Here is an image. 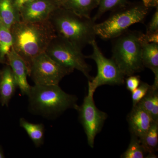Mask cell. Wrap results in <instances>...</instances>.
<instances>
[{
	"label": "cell",
	"mask_w": 158,
	"mask_h": 158,
	"mask_svg": "<svg viewBox=\"0 0 158 158\" xmlns=\"http://www.w3.org/2000/svg\"><path fill=\"white\" fill-rule=\"evenodd\" d=\"M137 105L149 113L153 121H158V87L151 85L146 95Z\"/></svg>",
	"instance_id": "2e32d148"
},
{
	"label": "cell",
	"mask_w": 158,
	"mask_h": 158,
	"mask_svg": "<svg viewBox=\"0 0 158 158\" xmlns=\"http://www.w3.org/2000/svg\"><path fill=\"white\" fill-rule=\"evenodd\" d=\"M60 7L59 2L50 0H35L23 6L19 11L20 20L28 23L48 20L52 13Z\"/></svg>",
	"instance_id": "30bf717a"
},
{
	"label": "cell",
	"mask_w": 158,
	"mask_h": 158,
	"mask_svg": "<svg viewBox=\"0 0 158 158\" xmlns=\"http://www.w3.org/2000/svg\"><path fill=\"white\" fill-rule=\"evenodd\" d=\"M139 40L141 42L158 44V32L155 33H146L145 34L141 33Z\"/></svg>",
	"instance_id": "484cf974"
},
{
	"label": "cell",
	"mask_w": 158,
	"mask_h": 158,
	"mask_svg": "<svg viewBox=\"0 0 158 158\" xmlns=\"http://www.w3.org/2000/svg\"><path fill=\"white\" fill-rule=\"evenodd\" d=\"M59 3L60 7L90 18L92 10L98 7L99 0H60Z\"/></svg>",
	"instance_id": "9a60e30c"
},
{
	"label": "cell",
	"mask_w": 158,
	"mask_h": 158,
	"mask_svg": "<svg viewBox=\"0 0 158 158\" xmlns=\"http://www.w3.org/2000/svg\"><path fill=\"white\" fill-rule=\"evenodd\" d=\"M92 48L91 55L85 58L93 60L97 67L96 76L88 81V88L95 92L97 88L104 85H122L125 83V76L112 58L105 57L96 40L90 44Z\"/></svg>",
	"instance_id": "52a82bcc"
},
{
	"label": "cell",
	"mask_w": 158,
	"mask_h": 158,
	"mask_svg": "<svg viewBox=\"0 0 158 158\" xmlns=\"http://www.w3.org/2000/svg\"><path fill=\"white\" fill-rule=\"evenodd\" d=\"M29 109L46 117L56 116L69 109L76 110L77 98L69 94L57 85H35L28 95Z\"/></svg>",
	"instance_id": "3957f363"
},
{
	"label": "cell",
	"mask_w": 158,
	"mask_h": 158,
	"mask_svg": "<svg viewBox=\"0 0 158 158\" xmlns=\"http://www.w3.org/2000/svg\"><path fill=\"white\" fill-rule=\"evenodd\" d=\"M140 140L147 152L146 156L156 157L155 153L158 150V121L153 122L147 132Z\"/></svg>",
	"instance_id": "e0dca14e"
},
{
	"label": "cell",
	"mask_w": 158,
	"mask_h": 158,
	"mask_svg": "<svg viewBox=\"0 0 158 158\" xmlns=\"http://www.w3.org/2000/svg\"><path fill=\"white\" fill-rule=\"evenodd\" d=\"M13 46L11 30L0 22V62L4 61Z\"/></svg>",
	"instance_id": "ffe728a7"
},
{
	"label": "cell",
	"mask_w": 158,
	"mask_h": 158,
	"mask_svg": "<svg viewBox=\"0 0 158 158\" xmlns=\"http://www.w3.org/2000/svg\"><path fill=\"white\" fill-rule=\"evenodd\" d=\"M147 152L137 136L131 135L129 145L126 151L121 156L122 158H143Z\"/></svg>",
	"instance_id": "44dd1931"
},
{
	"label": "cell",
	"mask_w": 158,
	"mask_h": 158,
	"mask_svg": "<svg viewBox=\"0 0 158 158\" xmlns=\"http://www.w3.org/2000/svg\"><path fill=\"white\" fill-rule=\"evenodd\" d=\"M145 7L150 8L158 6V0H142Z\"/></svg>",
	"instance_id": "83f0119b"
},
{
	"label": "cell",
	"mask_w": 158,
	"mask_h": 158,
	"mask_svg": "<svg viewBox=\"0 0 158 158\" xmlns=\"http://www.w3.org/2000/svg\"><path fill=\"white\" fill-rule=\"evenodd\" d=\"M127 121L131 135L142 138L149 129L153 120L149 113L139 105L132 106Z\"/></svg>",
	"instance_id": "7c38bea8"
},
{
	"label": "cell",
	"mask_w": 158,
	"mask_h": 158,
	"mask_svg": "<svg viewBox=\"0 0 158 158\" xmlns=\"http://www.w3.org/2000/svg\"><path fill=\"white\" fill-rule=\"evenodd\" d=\"M5 155H4V152L2 148L0 147V158H5Z\"/></svg>",
	"instance_id": "f1b7e54d"
},
{
	"label": "cell",
	"mask_w": 158,
	"mask_h": 158,
	"mask_svg": "<svg viewBox=\"0 0 158 158\" xmlns=\"http://www.w3.org/2000/svg\"><path fill=\"white\" fill-rule=\"evenodd\" d=\"M19 125L27 134L36 147H40L44 142V127L42 123H34L29 122L25 118H21Z\"/></svg>",
	"instance_id": "d6986e66"
},
{
	"label": "cell",
	"mask_w": 158,
	"mask_h": 158,
	"mask_svg": "<svg viewBox=\"0 0 158 158\" xmlns=\"http://www.w3.org/2000/svg\"><path fill=\"white\" fill-rule=\"evenodd\" d=\"M13 39V48L24 60L30 71L33 59L45 52L56 36L48 20L28 23L20 20L11 29Z\"/></svg>",
	"instance_id": "6da1fadb"
},
{
	"label": "cell",
	"mask_w": 158,
	"mask_h": 158,
	"mask_svg": "<svg viewBox=\"0 0 158 158\" xmlns=\"http://www.w3.org/2000/svg\"><path fill=\"white\" fill-rule=\"evenodd\" d=\"M149 8L143 4L125 6L113 11L107 19L95 24L97 36L103 40H112L128 31L131 26L143 22Z\"/></svg>",
	"instance_id": "5b68a950"
},
{
	"label": "cell",
	"mask_w": 158,
	"mask_h": 158,
	"mask_svg": "<svg viewBox=\"0 0 158 158\" xmlns=\"http://www.w3.org/2000/svg\"><path fill=\"white\" fill-rule=\"evenodd\" d=\"M94 93L88 88L83 103L76 110L78 112L79 120L87 136L88 145L91 148H93L95 137L100 132L108 117L106 113L101 111L95 106Z\"/></svg>",
	"instance_id": "9c48e42d"
},
{
	"label": "cell",
	"mask_w": 158,
	"mask_h": 158,
	"mask_svg": "<svg viewBox=\"0 0 158 158\" xmlns=\"http://www.w3.org/2000/svg\"><path fill=\"white\" fill-rule=\"evenodd\" d=\"M127 2V0H99L98 10L92 19L95 22L107 11L124 7Z\"/></svg>",
	"instance_id": "7402d4cb"
},
{
	"label": "cell",
	"mask_w": 158,
	"mask_h": 158,
	"mask_svg": "<svg viewBox=\"0 0 158 158\" xmlns=\"http://www.w3.org/2000/svg\"><path fill=\"white\" fill-rule=\"evenodd\" d=\"M151 85L147 83L141 82L138 88L131 92L133 106L138 104L139 102L146 95Z\"/></svg>",
	"instance_id": "603a6c76"
},
{
	"label": "cell",
	"mask_w": 158,
	"mask_h": 158,
	"mask_svg": "<svg viewBox=\"0 0 158 158\" xmlns=\"http://www.w3.org/2000/svg\"><path fill=\"white\" fill-rule=\"evenodd\" d=\"M19 20V12L14 7L12 0H0V22L11 29Z\"/></svg>",
	"instance_id": "ac0fdd59"
},
{
	"label": "cell",
	"mask_w": 158,
	"mask_h": 158,
	"mask_svg": "<svg viewBox=\"0 0 158 158\" xmlns=\"http://www.w3.org/2000/svg\"><path fill=\"white\" fill-rule=\"evenodd\" d=\"M9 65L11 67L15 78L23 95L27 96L31 86L27 81L29 70L24 60L12 48L7 55Z\"/></svg>",
	"instance_id": "8fae6325"
},
{
	"label": "cell",
	"mask_w": 158,
	"mask_h": 158,
	"mask_svg": "<svg viewBox=\"0 0 158 158\" xmlns=\"http://www.w3.org/2000/svg\"><path fill=\"white\" fill-rule=\"evenodd\" d=\"M141 82L140 77L134 75L128 77L125 80L126 88L131 92L138 88Z\"/></svg>",
	"instance_id": "cb8c5ba5"
},
{
	"label": "cell",
	"mask_w": 158,
	"mask_h": 158,
	"mask_svg": "<svg viewBox=\"0 0 158 158\" xmlns=\"http://www.w3.org/2000/svg\"><path fill=\"white\" fill-rule=\"evenodd\" d=\"M82 51L70 42L56 35L45 52L59 65L73 72L75 69L81 72L88 81H90L92 78L90 74L91 67L85 61V56Z\"/></svg>",
	"instance_id": "8992f818"
},
{
	"label": "cell",
	"mask_w": 158,
	"mask_h": 158,
	"mask_svg": "<svg viewBox=\"0 0 158 158\" xmlns=\"http://www.w3.org/2000/svg\"><path fill=\"white\" fill-rule=\"evenodd\" d=\"M141 32L127 31L113 40L112 59L125 76L144 70L141 58Z\"/></svg>",
	"instance_id": "277c9868"
},
{
	"label": "cell",
	"mask_w": 158,
	"mask_h": 158,
	"mask_svg": "<svg viewBox=\"0 0 158 158\" xmlns=\"http://www.w3.org/2000/svg\"><path fill=\"white\" fill-rule=\"evenodd\" d=\"M72 72L59 65L44 52L33 59L29 76L35 85H57L64 77Z\"/></svg>",
	"instance_id": "ba28073f"
},
{
	"label": "cell",
	"mask_w": 158,
	"mask_h": 158,
	"mask_svg": "<svg viewBox=\"0 0 158 158\" xmlns=\"http://www.w3.org/2000/svg\"><path fill=\"white\" fill-rule=\"evenodd\" d=\"M18 87L10 66H6L1 73L0 102L2 106H8Z\"/></svg>",
	"instance_id": "4fadbf2b"
},
{
	"label": "cell",
	"mask_w": 158,
	"mask_h": 158,
	"mask_svg": "<svg viewBox=\"0 0 158 158\" xmlns=\"http://www.w3.org/2000/svg\"><path fill=\"white\" fill-rule=\"evenodd\" d=\"M141 43L143 65L152 72L155 77L153 85L158 87V44Z\"/></svg>",
	"instance_id": "5bb4252c"
},
{
	"label": "cell",
	"mask_w": 158,
	"mask_h": 158,
	"mask_svg": "<svg viewBox=\"0 0 158 158\" xmlns=\"http://www.w3.org/2000/svg\"><path fill=\"white\" fill-rule=\"evenodd\" d=\"M56 36L65 40L79 49L95 40V22L62 7L52 13L48 19Z\"/></svg>",
	"instance_id": "7a4b0ae2"
},
{
	"label": "cell",
	"mask_w": 158,
	"mask_h": 158,
	"mask_svg": "<svg viewBox=\"0 0 158 158\" xmlns=\"http://www.w3.org/2000/svg\"><path fill=\"white\" fill-rule=\"evenodd\" d=\"M0 77H1V73H0Z\"/></svg>",
	"instance_id": "f546056e"
},
{
	"label": "cell",
	"mask_w": 158,
	"mask_h": 158,
	"mask_svg": "<svg viewBox=\"0 0 158 158\" xmlns=\"http://www.w3.org/2000/svg\"><path fill=\"white\" fill-rule=\"evenodd\" d=\"M158 32V7L153 15L150 21L146 27V33H155Z\"/></svg>",
	"instance_id": "d4e9b609"
},
{
	"label": "cell",
	"mask_w": 158,
	"mask_h": 158,
	"mask_svg": "<svg viewBox=\"0 0 158 158\" xmlns=\"http://www.w3.org/2000/svg\"><path fill=\"white\" fill-rule=\"evenodd\" d=\"M13 5L15 9L19 12L20 9L27 3L31 2L35 0H12Z\"/></svg>",
	"instance_id": "4316f807"
}]
</instances>
